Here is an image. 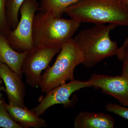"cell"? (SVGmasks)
I'll use <instances>...</instances> for the list:
<instances>
[{"label":"cell","mask_w":128,"mask_h":128,"mask_svg":"<svg viewBox=\"0 0 128 128\" xmlns=\"http://www.w3.org/2000/svg\"><path fill=\"white\" fill-rule=\"evenodd\" d=\"M64 13L81 23L128 26V7L123 0H81Z\"/></svg>","instance_id":"obj_1"},{"label":"cell","mask_w":128,"mask_h":128,"mask_svg":"<svg viewBox=\"0 0 128 128\" xmlns=\"http://www.w3.org/2000/svg\"><path fill=\"white\" fill-rule=\"evenodd\" d=\"M118 25L114 24H95L84 29L74 40L82 53V63L86 68H92L106 58L117 56L119 48L116 42L110 36V32Z\"/></svg>","instance_id":"obj_2"},{"label":"cell","mask_w":128,"mask_h":128,"mask_svg":"<svg viewBox=\"0 0 128 128\" xmlns=\"http://www.w3.org/2000/svg\"><path fill=\"white\" fill-rule=\"evenodd\" d=\"M81 23L74 18L56 17L49 12H37L33 23L34 46L63 44L72 39Z\"/></svg>","instance_id":"obj_3"},{"label":"cell","mask_w":128,"mask_h":128,"mask_svg":"<svg viewBox=\"0 0 128 128\" xmlns=\"http://www.w3.org/2000/svg\"><path fill=\"white\" fill-rule=\"evenodd\" d=\"M82 61V53L74 38L63 44L54 64L41 75V92L46 94L67 81L75 80L74 70Z\"/></svg>","instance_id":"obj_4"},{"label":"cell","mask_w":128,"mask_h":128,"mask_svg":"<svg viewBox=\"0 0 128 128\" xmlns=\"http://www.w3.org/2000/svg\"><path fill=\"white\" fill-rule=\"evenodd\" d=\"M36 0H25L19 10L20 18L16 28L6 37L12 48L19 52H28L34 47L32 28L34 15L39 8Z\"/></svg>","instance_id":"obj_5"},{"label":"cell","mask_w":128,"mask_h":128,"mask_svg":"<svg viewBox=\"0 0 128 128\" xmlns=\"http://www.w3.org/2000/svg\"><path fill=\"white\" fill-rule=\"evenodd\" d=\"M62 44L34 47L28 52L22 63V72L30 86L40 87L42 71L49 66L53 58L60 52Z\"/></svg>","instance_id":"obj_6"},{"label":"cell","mask_w":128,"mask_h":128,"mask_svg":"<svg viewBox=\"0 0 128 128\" xmlns=\"http://www.w3.org/2000/svg\"><path fill=\"white\" fill-rule=\"evenodd\" d=\"M90 87L92 86L89 80L70 81L68 83L58 86L46 93L45 96L40 98L39 104L31 110L40 116L53 105L61 104L65 108L72 107L74 104V101L70 99L72 94L80 89Z\"/></svg>","instance_id":"obj_7"},{"label":"cell","mask_w":128,"mask_h":128,"mask_svg":"<svg viewBox=\"0 0 128 128\" xmlns=\"http://www.w3.org/2000/svg\"><path fill=\"white\" fill-rule=\"evenodd\" d=\"M89 81L92 87L100 88L105 94L112 96L124 106L128 107V78L123 76L94 74Z\"/></svg>","instance_id":"obj_8"},{"label":"cell","mask_w":128,"mask_h":128,"mask_svg":"<svg viewBox=\"0 0 128 128\" xmlns=\"http://www.w3.org/2000/svg\"><path fill=\"white\" fill-rule=\"evenodd\" d=\"M0 77L5 85V92L11 105L24 107L25 85L22 77L6 64L0 62Z\"/></svg>","instance_id":"obj_9"},{"label":"cell","mask_w":128,"mask_h":128,"mask_svg":"<svg viewBox=\"0 0 128 128\" xmlns=\"http://www.w3.org/2000/svg\"><path fill=\"white\" fill-rule=\"evenodd\" d=\"M3 102L12 118L23 128H43L47 126L45 120L40 118L25 106L21 107L11 105L6 103L4 99Z\"/></svg>","instance_id":"obj_10"},{"label":"cell","mask_w":128,"mask_h":128,"mask_svg":"<svg viewBox=\"0 0 128 128\" xmlns=\"http://www.w3.org/2000/svg\"><path fill=\"white\" fill-rule=\"evenodd\" d=\"M114 118L110 114L98 112L79 113L74 120L75 128H114Z\"/></svg>","instance_id":"obj_11"},{"label":"cell","mask_w":128,"mask_h":128,"mask_svg":"<svg viewBox=\"0 0 128 128\" xmlns=\"http://www.w3.org/2000/svg\"><path fill=\"white\" fill-rule=\"evenodd\" d=\"M28 52H19L9 44L6 35L0 32V62L22 77V67Z\"/></svg>","instance_id":"obj_12"},{"label":"cell","mask_w":128,"mask_h":128,"mask_svg":"<svg viewBox=\"0 0 128 128\" xmlns=\"http://www.w3.org/2000/svg\"><path fill=\"white\" fill-rule=\"evenodd\" d=\"M81 0H40V12H49L57 18H61L66 8Z\"/></svg>","instance_id":"obj_13"},{"label":"cell","mask_w":128,"mask_h":128,"mask_svg":"<svg viewBox=\"0 0 128 128\" xmlns=\"http://www.w3.org/2000/svg\"><path fill=\"white\" fill-rule=\"evenodd\" d=\"M25 0H8L6 6L8 22L12 30L16 28L19 22L18 14L20 8Z\"/></svg>","instance_id":"obj_14"},{"label":"cell","mask_w":128,"mask_h":128,"mask_svg":"<svg viewBox=\"0 0 128 128\" xmlns=\"http://www.w3.org/2000/svg\"><path fill=\"white\" fill-rule=\"evenodd\" d=\"M3 98H0V128H24L12 118L3 104Z\"/></svg>","instance_id":"obj_15"},{"label":"cell","mask_w":128,"mask_h":128,"mask_svg":"<svg viewBox=\"0 0 128 128\" xmlns=\"http://www.w3.org/2000/svg\"><path fill=\"white\" fill-rule=\"evenodd\" d=\"M8 0H0V32L5 35L12 30L6 17V6Z\"/></svg>","instance_id":"obj_16"},{"label":"cell","mask_w":128,"mask_h":128,"mask_svg":"<svg viewBox=\"0 0 128 128\" xmlns=\"http://www.w3.org/2000/svg\"><path fill=\"white\" fill-rule=\"evenodd\" d=\"M116 56L118 59L122 62L121 75L128 78V41L119 48Z\"/></svg>","instance_id":"obj_17"},{"label":"cell","mask_w":128,"mask_h":128,"mask_svg":"<svg viewBox=\"0 0 128 128\" xmlns=\"http://www.w3.org/2000/svg\"><path fill=\"white\" fill-rule=\"evenodd\" d=\"M105 109L108 112L118 115L128 120V107L112 103L105 105Z\"/></svg>","instance_id":"obj_18"},{"label":"cell","mask_w":128,"mask_h":128,"mask_svg":"<svg viewBox=\"0 0 128 128\" xmlns=\"http://www.w3.org/2000/svg\"><path fill=\"white\" fill-rule=\"evenodd\" d=\"M6 88L4 86H0V98H2V95L1 93L2 92H5Z\"/></svg>","instance_id":"obj_19"},{"label":"cell","mask_w":128,"mask_h":128,"mask_svg":"<svg viewBox=\"0 0 128 128\" xmlns=\"http://www.w3.org/2000/svg\"><path fill=\"white\" fill-rule=\"evenodd\" d=\"M124 2L128 7V0H124Z\"/></svg>","instance_id":"obj_20"},{"label":"cell","mask_w":128,"mask_h":128,"mask_svg":"<svg viewBox=\"0 0 128 128\" xmlns=\"http://www.w3.org/2000/svg\"><path fill=\"white\" fill-rule=\"evenodd\" d=\"M128 41V36L127 37V38H126V39L125 40V41H124V42L123 44H126V43Z\"/></svg>","instance_id":"obj_21"},{"label":"cell","mask_w":128,"mask_h":128,"mask_svg":"<svg viewBox=\"0 0 128 128\" xmlns=\"http://www.w3.org/2000/svg\"><path fill=\"white\" fill-rule=\"evenodd\" d=\"M3 82V81H2V80L1 78L0 77V86H2V84Z\"/></svg>","instance_id":"obj_22"},{"label":"cell","mask_w":128,"mask_h":128,"mask_svg":"<svg viewBox=\"0 0 128 128\" xmlns=\"http://www.w3.org/2000/svg\"></svg>","instance_id":"obj_23"}]
</instances>
